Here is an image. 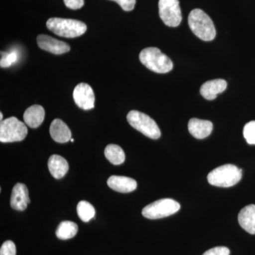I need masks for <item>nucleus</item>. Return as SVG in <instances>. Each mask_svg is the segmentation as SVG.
Listing matches in <instances>:
<instances>
[{
	"instance_id": "nucleus-2",
	"label": "nucleus",
	"mask_w": 255,
	"mask_h": 255,
	"mask_svg": "<svg viewBox=\"0 0 255 255\" xmlns=\"http://www.w3.org/2000/svg\"><path fill=\"white\" fill-rule=\"evenodd\" d=\"M139 59L146 68L156 73H167L173 69V63L170 58L154 47L142 50Z\"/></svg>"
},
{
	"instance_id": "nucleus-13",
	"label": "nucleus",
	"mask_w": 255,
	"mask_h": 255,
	"mask_svg": "<svg viewBox=\"0 0 255 255\" xmlns=\"http://www.w3.org/2000/svg\"><path fill=\"white\" fill-rule=\"evenodd\" d=\"M107 184L111 189L121 193L131 192L137 188L135 179L124 176H111L107 180Z\"/></svg>"
},
{
	"instance_id": "nucleus-16",
	"label": "nucleus",
	"mask_w": 255,
	"mask_h": 255,
	"mask_svg": "<svg viewBox=\"0 0 255 255\" xmlns=\"http://www.w3.org/2000/svg\"><path fill=\"white\" fill-rule=\"evenodd\" d=\"M238 222L245 231L255 234V205L251 204L241 210L238 215Z\"/></svg>"
},
{
	"instance_id": "nucleus-4",
	"label": "nucleus",
	"mask_w": 255,
	"mask_h": 255,
	"mask_svg": "<svg viewBox=\"0 0 255 255\" xmlns=\"http://www.w3.org/2000/svg\"><path fill=\"white\" fill-rule=\"evenodd\" d=\"M242 179V170L234 164H223L213 169L208 174L210 184L219 187H231L236 185Z\"/></svg>"
},
{
	"instance_id": "nucleus-5",
	"label": "nucleus",
	"mask_w": 255,
	"mask_h": 255,
	"mask_svg": "<svg viewBox=\"0 0 255 255\" xmlns=\"http://www.w3.org/2000/svg\"><path fill=\"white\" fill-rule=\"evenodd\" d=\"M127 120L132 128L142 132L151 139H158L161 135L160 130L155 121L149 116L137 111H130L127 115Z\"/></svg>"
},
{
	"instance_id": "nucleus-26",
	"label": "nucleus",
	"mask_w": 255,
	"mask_h": 255,
	"mask_svg": "<svg viewBox=\"0 0 255 255\" xmlns=\"http://www.w3.org/2000/svg\"><path fill=\"white\" fill-rule=\"evenodd\" d=\"M230 250L226 247H216L205 252L202 255H229Z\"/></svg>"
},
{
	"instance_id": "nucleus-6",
	"label": "nucleus",
	"mask_w": 255,
	"mask_h": 255,
	"mask_svg": "<svg viewBox=\"0 0 255 255\" xmlns=\"http://www.w3.org/2000/svg\"><path fill=\"white\" fill-rule=\"evenodd\" d=\"M27 133L26 124L16 117L4 119L0 124V141L1 142L21 141Z\"/></svg>"
},
{
	"instance_id": "nucleus-29",
	"label": "nucleus",
	"mask_w": 255,
	"mask_h": 255,
	"mask_svg": "<svg viewBox=\"0 0 255 255\" xmlns=\"http://www.w3.org/2000/svg\"><path fill=\"white\" fill-rule=\"evenodd\" d=\"M71 140V142H74V139L73 138H72L71 140Z\"/></svg>"
},
{
	"instance_id": "nucleus-9",
	"label": "nucleus",
	"mask_w": 255,
	"mask_h": 255,
	"mask_svg": "<svg viewBox=\"0 0 255 255\" xmlns=\"http://www.w3.org/2000/svg\"><path fill=\"white\" fill-rule=\"evenodd\" d=\"M73 95L75 104L82 110H90L95 107V93L88 84H79L75 87Z\"/></svg>"
},
{
	"instance_id": "nucleus-10",
	"label": "nucleus",
	"mask_w": 255,
	"mask_h": 255,
	"mask_svg": "<svg viewBox=\"0 0 255 255\" xmlns=\"http://www.w3.org/2000/svg\"><path fill=\"white\" fill-rule=\"evenodd\" d=\"M37 43L42 50H46L55 55H61L68 53L70 46L65 42L55 39L48 35L41 34L37 36Z\"/></svg>"
},
{
	"instance_id": "nucleus-20",
	"label": "nucleus",
	"mask_w": 255,
	"mask_h": 255,
	"mask_svg": "<svg viewBox=\"0 0 255 255\" xmlns=\"http://www.w3.org/2000/svg\"><path fill=\"white\" fill-rule=\"evenodd\" d=\"M105 155L111 163L114 165L123 164L125 161L126 156L123 149L120 146L114 145V144H110L107 146L105 150Z\"/></svg>"
},
{
	"instance_id": "nucleus-22",
	"label": "nucleus",
	"mask_w": 255,
	"mask_h": 255,
	"mask_svg": "<svg viewBox=\"0 0 255 255\" xmlns=\"http://www.w3.org/2000/svg\"><path fill=\"white\" fill-rule=\"evenodd\" d=\"M243 135L250 145H255V121L249 122L245 126Z\"/></svg>"
},
{
	"instance_id": "nucleus-8",
	"label": "nucleus",
	"mask_w": 255,
	"mask_h": 255,
	"mask_svg": "<svg viewBox=\"0 0 255 255\" xmlns=\"http://www.w3.org/2000/svg\"><path fill=\"white\" fill-rule=\"evenodd\" d=\"M158 7L159 17L167 26L177 27L182 22L179 0H159Z\"/></svg>"
},
{
	"instance_id": "nucleus-14",
	"label": "nucleus",
	"mask_w": 255,
	"mask_h": 255,
	"mask_svg": "<svg viewBox=\"0 0 255 255\" xmlns=\"http://www.w3.org/2000/svg\"><path fill=\"white\" fill-rule=\"evenodd\" d=\"M227 88V82L222 79L210 80L203 84L201 87L200 93L204 99L214 100L217 95L222 93Z\"/></svg>"
},
{
	"instance_id": "nucleus-7",
	"label": "nucleus",
	"mask_w": 255,
	"mask_h": 255,
	"mask_svg": "<svg viewBox=\"0 0 255 255\" xmlns=\"http://www.w3.org/2000/svg\"><path fill=\"white\" fill-rule=\"evenodd\" d=\"M180 204L173 199H159L145 206L142 209V214L146 219H162L176 214L180 209Z\"/></svg>"
},
{
	"instance_id": "nucleus-21",
	"label": "nucleus",
	"mask_w": 255,
	"mask_h": 255,
	"mask_svg": "<svg viewBox=\"0 0 255 255\" xmlns=\"http://www.w3.org/2000/svg\"><path fill=\"white\" fill-rule=\"evenodd\" d=\"M77 212L80 219L85 223L89 222L95 216V208L86 201L79 202L77 206Z\"/></svg>"
},
{
	"instance_id": "nucleus-15",
	"label": "nucleus",
	"mask_w": 255,
	"mask_h": 255,
	"mask_svg": "<svg viewBox=\"0 0 255 255\" xmlns=\"http://www.w3.org/2000/svg\"><path fill=\"white\" fill-rule=\"evenodd\" d=\"M50 134L55 142L65 143L72 139V132L67 124L60 119L53 121L50 127Z\"/></svg>"
},
{
	"instance_id": "nucleus-28",
	"label": "nucleus",
	"mask_w": 255,
	"mask_h": 255,
	"mask_svg": "<svg viewBox=\"0 0 255 255\" xmlns=\"http://www.w3.org/2000/svg\"><path fill=\"white\" fill-rule=\"evenodd\" d=\"M2 118H3V114L2 113H0V119H1V122H2Z\"/></svg>"
},
{
	"instance_id": "nucleus-11",
	"label": "nucleus",
	"mask_w": 255,
	"mask_h": 255,
	"mask_svg": "<svg viewBox=\"0 0 255 255\" xmlns=\"http://www.w3.org/2000/svg\"><path fill=\"white\" fill-rule=\"evenodd\" d=\"M27 187L22 183H17L14 186L11 193L10 205L16 211H24L30 203Z\"/></svg>"
},
{
	"instance_id": "nucleus-19",
	"label": "nucleus",
	"mask_w": 255,
	"mask_h": 255,
	"mask_svg": "<svg viewBox=\"0 0 255 255\" xmlns=\"http://www.w3.org/2000/svg\"><path fill=\"white\" fill-rule=\"evenodd\" d=\"M78 231V226L76 223L65 221L60 223L55 234L60 240H68L75 237Z\"/></svg>"
},
{
	"instance_id": "nucleus-25",
	"label": "nucleus",
	"mask_w": 255,
	"mask_h": 255,
	"mask_svg": "<svg viewBox=\"0 0 255 255\" xmlns=\"http://www.w3.org/2000/svg\"><path fill=\"white\" fill-rule=\"evenodd\" d=\"M120 5L122 9L126 11H132L135 8L136 0H112Z\"/></svg>"
},
{
	"instance_id": "nucleus-23",
	"label": "nucleus",
	"mask_w": 255,
	"mask_h": 255,
	"mask_svg": "<svg viewBox=\"0 0 255 255\" xmlns=\"http://www.w3.org/2000/svg\"><path fill=\"white\" fill-rule=\"evenodd\" d=\"M16 58H17V55H16V52L8 53V52L1 51L0 65L1 68H8V67L11 66V64L16 62Z\"/></svg>"
},
{
	"instance_id": "nucleus-1",
	"label": "nucleus",
	"mask_w": 255,
	"mask_h": 255,
	"mask_svg": "<svg viewBox=\"0 0 255 255\" xmlns=\"http://www.w3.org/2000/svg\"><path fill=\"white\" fill-rule=\"evenodd\" d=\"M188 23L193 33L203 41H213L216 37L214 22L203 10L193 9L188 17Z\"/></svg>"
},
{
	"instance_id": "nucleus-3",
	"label": "nucleus",
	"mask_w": 255,
	"mask_h": 255,
	"mask_svg": "<svg viewBox=\"0 0 255 255\" xmlns=\"http://www.w3.org/2000/svg\"><path fill=\"white\" fill-rule=\"evenodd\" d=\"M47 28L55 34L65 38H76L87 31V25L78 20L50 18L47 21Z\"/></svg>"
},
{
	"instance_id": "nucleus-18",
	"label": "nucleus",
	"mask_w": 255,
	"mask_h": 255,
	"mask_svg": "<svg viewBox=\"0 0 255 255\" xmlns=\"http://www.w3.org/2000/svg\"><path fill=\"white\" fill-rule=\"evenodd\" d=\"M48 167L50 173L57 179L63 178L67 174L69 169L66 159L58 155L50 156L48 159Z\"/></svg>"
},
{
	"instance_id": "nucleus-12",
	"label": "nucleus",
	"mask_w": 255,
	"mask_h": 255,
	"mask_svg": "<svg viewBox=\"0 0 255 255\" xmlns=\"http://www.w3.org/2000/svg\"><path fill=\"white\" fill-rule=\"evenodd\" d=\"M212 122L199 119H191L188 124V129L191 135L197 139H204L209 136L213 130Z\"/></svg>"
},
{
	"instance_id": "nucleus-17",
	"label": "nucleus",
	"mask_w": 255,
	"mask_h": 255,
	"mask_svg": "<svg viewBox=\"0 0 255 255\" xmlns=\"http://www.w3.org/2000/svg\"><path fill=\"white\" fill-rule=\"evenodd\" d=\"M44 118V109L40 105H33L28 107L23 114L25 124L32 128H36L40 127Z\"/></svg>"
},
{
	"instance_id": "nucleus-24",
	"label": "nucleus",
	"mask_w": 255,
	"mask_h": 255,
	"mask_svg": "<svg viewBox=\"0 0 255 255\" xmlns=\"http://www.w3.org/2000/svg\"><path fill=\"white\" fill-rule=\"evenodd\" d=\"M16 246L11 241L4 242L0 249V255H16Z\"/></svg>"
},
{
	"instance_id": "nucleus-27",
	"label": "nucleus",
	"mask_w": 255,
	"mask_h": 255,
	"mask_svg": "<svg viewBox=\"0 0 255 255\" xmlns=\"http://www.w3.org/2000/svg\"><path fill=\"white\" fill-rule=\"evenodd\" d=\"M65 6L73 10L81 9L84 6V0H63Z\"/></svg>"
}]
</instances>
